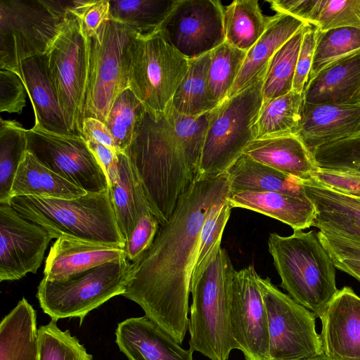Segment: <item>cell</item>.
<instances>
[{"mask_svg":"<svg viewBox=\"0 0 360 360\" xmlns=\"http://www.w3.org/2000/svg\"><path fill=\"white\" fill-rule=\"evenodd\" d=\"M230 193L228 173L195 180L181 195L151 245L134 262L124 293L180 345L188 330V300L202 225Z\"/></svg>","mask_w":360,"mask_h":360,"instance_id":"cell-1","label":"cell"},{"mask_svg":"<svg viewBox=\"0 0 360 360\" xmlns=\"http://www.w3.org/2000/svg\"><path fill=\"white\" fill-rule=\"evenodd\" d=\"M124 153L139 176L153 214L160 224L165 223L195 181L197 171L165 112L145 110Z\"/></svg>","mask_w":360,"mask_h":360,"instance_id":"cell-2","label":"cell"},{"mask_svg":"<svg viewBox=\"0 0 360 360\" xmlns=\"http://www.w3.org/2000/svg\"><path fill=\"white\" fill-rule=\"evenodd\" d=\"M218 242L192 275L189 347L210 360H228L236 349L230 323L234 269Z\"/></svg>","mask_w":360,"mask_h":360,"instance_id":"cell-3","label":"cell"},{"mask_svg":"<svg viewBox=\"0 0 360 360\" xmlns=\"http://www.w3.org/2000/svg\"><path fill=\"white\" fill-rule=\"evenodd\" d=\"M8 205L22 217L45 229L52 238L64 236L125 247L109 188L70 199L15 196Z\"/></svg>","mask_w":360,"mask_h":360,"instance_id":"cell-4","label":"cell"},{"mask_svg":"<svg viewBox=\"0 0 360 360\" xmlns=\"http://www.w3.org/2000/svg\"><path fill=\"white\" fill-rule=\"evenodd\" d=\"M267 243L282 288L319 318L338 289L335 266L317 232L295 230L288 236L273 233Z\"/></svg>","mask_w":360,"mask_h":360,"instance_id":"cell-5","label":"cell"},{"mask_svg":"<svg viewBox=\"0 0 360 360\" xmlns=\"http://www.w3.org/2000/svg\"><path fill=\"white\" fill-rule=\"evenodd\" d=\"M80 0H1L0 69L45 54Z\"/></svg>","mask_w":360,"mask_h":360,"instance_id":"cell-6","label":"cell"},{"mask_svg":"<svg viewBox=\"0 0 360 360\" xmlns=\"http://www.w3.org/2000/svg\"><path fill=\"white\" fill-rule=\"evenodd\" d=\"M267 66L249 86L214 110L195 180L227 172L255 139L254 127L263 103Z\"/></svg>","mask_w":360,"mask_h":360,"instance_id":"cell-7","label":"cell"},{"mask_svg":"<svg viewBox=\"0 0 360 360\" xmlns=\"http://www.w3.org/2000/svg\"><path fill=\"white\" fill-rule=\"evenodd\" d=\"M136 34L124 25L108 20L91 37H86L89 77L84 119L105 123L116 97L129 87L131 49Z\"/></svg>","mask_w":360,"mask_h":360,"instance_id":"cell-8","label":"cell"},{"mask_svg":"<svg viewBox=\"0 0 360 360\" xmlns=\"http://www.w3.org/2000/svg\"><path fill=\"white\" fill-rule=\"evenodd\" d=\"M130 269L131 262L124 256L64 281L43 278L37 297L51 320L77 317L81 325L89 312L124 293Z\"/></svg>","mask_w":360,"mask_h":360,"instance_id":"cell-9","label":"cell"},{"mask_svg":"<svg viewBox=\"0 0 360 360\" xmlns=\"http://www.w3.org/2000/svg\"><path fill=\"white\" fill-rule=\"evenodd\" d=\"M50 79L70 131L82 136L89 77L87 39L75 13L45 53Z\"/></svg>","mask_w":360,"mask_h":360,"instance_id":"cell-10","label":"cell"},{"mask_svg":"<svg viewBox=\"0 0 360 360\" xmlns=\"http://www.w3.org/2000/svg\"><path fill=\"white\" fill-rule=\"evenodd\" d=\"M189 60L176 51L160 30L136 36L131 49L129 88L146 110L165 112L185 76Z\"/></svg>","mask_w":360,"mask_h":360,"instance_id":"cell-11","label":"cell"},{"mask_svg":"<svg viewBox=\"0 0 360 360\" xmlns=\"http://www.w3.org/2000/svg\"><path fill=\"white\" fill-rule=\"evenodd\" d=\"M269 325L270 360H303L323 354L316 316L258 276Z\"/></svg>","mask_w":360,"mask_h":360,"instance_id":"cell-12","label":"cell"},{"mask_svg":"<svg viewBox=\"0 0 360 360\" xmlns=\"http://www.w3.org/2000/svg\"><path fill=\"white\" fill-rule=\"evenodd\" d=\"M27 151L42 165L87 193L109 188L108 179L82 136L49 131L34 124L27 129Z\"/></svg>","mask_w":360,"mask_h":360,"instance_id":"cell-13","label":"cell"},{"mask_svg":"<svg viewBox=\"0 0 360 360\" xmlns=\"http://www.w3.org/2000/svg\"><path fill=\"white\" fill-rule=\"evenodd\" d=\"M224 7L219 1L176 0L162 22L164 39L188 60L225 41Z\"/></svg>","mask_w":360,"mask_h":360,"instance_id":"cell-14","label":"cell"},{"mask_svg":"<svg viewBox=\"0 0 360 360\" xmlns=\"http://www.w3.org/2000/svg\"><path fill=\"white\" fill-rule=\"evenodd\" d=\"M253 265L234 273L230 323L236 349L245 360H270L267 314Z\"/></svg>","mask_w":360,"mask_h":360,"instance_id":"cell-15","label":"cell"},{"mask_svg":"<svg viewBox=\"0 0 360 360\" xmlns=\"http://www.w3.org/2000/svg\"><path fill=\"white\" fill-rule=\"evenodd\" d=\"M39 225L0 203V281H15L35 274L51 240Z\"/></svg>","mask_w":360,"mask_h":360,"instance_id":"cell-16","label":"cell"},{"mask_svg":"<svg viewBox=\"0 0 360 360\" xmlns=\"http://www.w3.org/2000/svg\"><path fill=\"white\" fill-rule=\"evenodd\" d=\"M319 318L323 354L331 360H360V297L352 288L338 290Z\"/></svg>","mask_w":360,"mask_h":360,"instance_id":"cell-17","label":"cell"},{"mask_svg":"<svg viewBox=\"0 0 360 360\" xmlns=\"http://www.w3.org/2000/svg\"><path fill=\"white\" fill-rule=\"evenodd\" d=\"M360 134V104L309 103L303 101L296 135L311 152Z\"/></svg>","mask_w":360,"mask_h":360,"instance_id":"cell-18","label":"cell"},{"mask_svg":"<svg viewBox=\"0 0 360 360\" xmlns=\"http://www.w3.org/2000/svg\"><path fill=\"white\" fill-rule=\"evenodd\" d=\"M115 342L129 360H193L168 333L146 316L129 318L118 323Z\"/></svg>","mask_w":360,"mask_h":360,"instance_id":"cell-19","label":"cell"},{"mask_svg":"<svg viewBox=\"0 0 360 360\" xmlns=\"http://www.w3.org/2000/svg\"><path fill=\"white\" fill-rule=\"evenodd\" d=\"M126 256L124 248L60 237L49 252L44 278L64 281L95 266Z\"/></svg>","mask_w":360,"mask_h":360,"instance_id":"cell-20","label":"cell"},{"mask_svg":"<svg viewBox=\"0 0 360 360\" xmlns=\"http://www.w3.org/2000/svg\"><path fill=\"white\" fill-rule=\"evenodd\" d=\"M227 202L231 208L239 207L276 219L293 231L313 226L316 210L307 195L272 191H230Z\"/></svg>","mask_w":360,"mask_h":360,"instance_id":"cell-21","label":"cell"},{"mask_svg":"<svg viewBox=\"0 0 360 360\" xmlns=\"http://www.w3.org/2000/svg\"><path fill=\"white\" fill-rule=\"evenodd\" d=\"M14 72L22 79L28 94L34 112V124L51 132L75 135L65 122L49 75L45 54L23 60Z\"/></svg>","mask_w":360,"mask_h":360,"instance_id":"cell-22","label":"cell"},{"mask_svg":"<svg viewBox=\"0 0 360 360\" xmlns=\"http://www.w3.org/2000/svg\"><path fill=\"white\" fill-rule=\"evenodd\" d=\"M244 154L302 181L311 179L318 169L311 152L297 135L253 140Z\"/></svg>","mask_w":360,"mask_h":360,"instance_id":"cell-23","label":"cell"},{"mask_svg":"<svg viewBox=\"0 0 360 360\" xmlns=\"http://www.w3.org/2000/svg\"><path fill=\"white\" fill-rule=\"evenodd\" d=\"M303 98L309 103L360 104V53L320 72L307 82Z\"/></svg>","mask_w":360,"mask_h":360,"instance_id":"cell-24","label":"cell"},{"mask_svg":"<svg viewBox=\"0 0 360 360\" xmlns=\"http://www.w3.org/2000/svg\"><path fill=\"white\" fill-rule=\"evenodd\" d=\"M309 23L283 13L271 16L269 24L262 37L247 51L239 75L227 98H230L249 86L268 65L276 52L294 34Z\"/></svg>","mask_w":360,"mask_h":360,"instance_id":"cell-25","label":"cell"},{"mask_svg":"<svg viewBox=\"0 0 360 360\" xmlns=\"http://www.w3.org/2000/svg\"><path fill=\"white\" fill-rule=\"evenodd\" d=\"M117 176L110 187L120 233L127 241L141 217L152 212L139 176L127 155L117 152Z\"/></svg>","mask_w":360,"mask_h":360,"instance_id":"cell-26","label":"cell"},{"mask_svg":"<svg viewBox=\"0 0 360 360\" xmlns=\"http://www.w3.org/2000/svg\"><path fill=\"white\" fill-rule=\"evenodd\" d=\"M0 360H39L37 312L24 297L1 322Z\"/></svg>","mask_w":360,"mask_h":360,"instance_id":"cell-27","label":"cell"},{"mask_svg":"<svg viewBox=\"0 0 360 360\" xmlns=\"http://www.w3.org/2000/svg\"><path fill=\"white\" fill-rule=\"evenodd\" d=\"M230 191H257L307 195L304 181L243 154L227 171Z\"/></svg>","mask_w":360,"mask_h":360,"instance_id":"cell-28","label":"cell"},{"mask_svg":"<svg viewBox=\"0 0 360 360\" xmlns=\"http://www.w3.org/2000/svg\"><path fill=\"white\" fill-rule=\"evenodd\" d=\"M86 193L40 163L27 151L17 171L11 189V198L34 195L70 199Z\"/></svg>","mask_w":360,"mask_h":360,"instance_id":"cell-29","label":"cell"},{"mask_svg":"<svg viewBox=\"0 0 360 360\" xmlns=\"http://www.w3.org/2000/svg\"><path fill=\"white\" fill-rule=\"evenodd\" d=\"M270 20L262 13L257 1H234L224 8L225 41L248 51L264 33Z\"/></svg>","mask_w":360,"mask_h":360,"instance_id":"cell-30","label":"cell"},{"mask_svg":"<svg viewBox=\"0 0 360 360\" xmlns=\"http://www.w3.org/2000/svg\"><path fill=\"white\" fill-rule=\"evenodd\" d=\"M303 101V94L291 91L263 102L254 127L255 139L296 135Z\"/></svg>","mask_w":360,"mask_h":360,"instance_id":"cell-31","label":"cell"},{"mask_svg":"<svg viewBox=\"0 0 360 360\" xmlns=\"http://www.w3.org/2000/svg\"><path fill=\"white\" fill-rule=\"evenodd\" d=\"M210 52L190 60L188 70L178 86L171 104L178 112L195 116L215 109L208 89Z\"/></svg>","mask_w":360,"mask_h":360,"instance_id":"cell-32","label":"cell"},{"mask_svg":"<svg viewBox=\"0 0 360 360\" xmlns=\"http://www.w3.org/2000/svg\"><path fill=\"white\" fill-rule=\"evenodd\" d=\"M176 0H109L110 19L147 36L158 31Z\"/></svg>","mask_w":360,"mask_h":360,"instance_id":"cell-33","label":"cell"},{"mask_svg":"<svg viewBox=\"0 0 360 360\" xmlns=\"http://www.w3.org/2000/svg\"><path fill=\"white\" fill-rule=\"evenodd\" d=\"M27 129L15 120L0 119V203L9 204L18 167L27 152Z\"/></svg>","mask_w":360,"mask_h":360,"instance_id":"cell-34","label":"cell"},{"mask_svg":"<svg viewBox=\"0 0 360 360\" xmlns=\"http://www.w3.org/2000/svg\"><path fill=\"white\" fill-rule=\"evenodd\" d=\"M309 25L294 34L270 60L262 86L263 102L292 91L298 54L304 32Z\"/></svg>","mask_w":360,"mask_h":360,"instance_id":"cell-35","label":"cell"},{"mask_svg":"<svg viewBox=\"0 0 360 360\" xmlns=\"http://www.w3.org/2000/svg\"><path fill=\"white\" fill-rule=\"evenodd\" d=\"M359 53L360 28L341 27L319 32L309 81L328 67Z\"/></svg>","mask_w":360,"mask_h":360,"instance_id":"cell-36","label":"cell"},{"mask_svg":"<svg viewBox=\"0 0 360 360\" xmlns=\"http://www.w3.org/2000/svg\"><path fill=\"white\" fill-rule=\"evenodd\" d=\"M247 51L224 41L210 51L208 89L212 101L218 106L228 97L242 68Z\"/></svg>","mask_w":360,"mask_h":360,"instance_id":"cell-37","label":"cell"},{"mask_svg":"<svg viewBox=\"0 0 360 360\" xmlns=\"http://www.w3.org/2000/svg\"><path fill=\"white\" fill-rule=\"evenodd\" d=\"M145 110L143 103L129 87L115 99L105 124L117 152L124 153L130 145L135 127Z\"/></svg>","mask_w":360,"mask_h":360,"instance_id":"cell-38","label":"cell"},{"mask_svg":"<svg viewBox=\"0 0 360 360\" xmlns=\"http://www.w3.org/2000/svg\"><path fill=\"white\" fill-rule=\"evenodd\" d=\"M214 110L202 115L189 116L178 112L170 103L165 112L191 165L197 172Z\"/></svg>","mask_w":360,"mask_h":360,"instance_id":"cell-39","label":"cell"},{"mask_svg":"<svg viewBox=\"0 0 360 360\" xmlns=\"http://www.w3.org/2000/svg\"><path fill=\"white\" fill-rule=\"evenodd\" d=\"M307 22L319 32L360 28V0H312Z\"/></svg>","mask_w":360,"mask_h":360,"instance_id":"cell-40","label":"cell"},{"mask_svg":"<svg viewBox=\"0 0 360 360\" xmlns=\"http://www.w3.org/2000/svg\"><path fill=\"white\" fill-rule=\"evenodd\" d=\"M39 360H92L79 340L70 330H60L51 320L38 330Z\"/></svg>","mask_w":360,"mask_h":360,"instance_id":"cell-41","label":"cell"},{"mask_svg":"<svg viewBox=\"0 0 360 360\" xmlns=\"http://www.w3.org/2000/svg\"><path fill=\"white\" fill-rule=\"evenodd\" d=\"M319 230L317 236L335 268L360 281V241L328 229Z\"/></svg>","mask_w":360,"mask_h":360,"instance_id":"cell-42","label":"cell"},{"mask_svg":"<svg viewBox=\"0 0 360 360\" xmlns=\"http://www.w3.org/2000/svg\"><path fill=\"white\" fill-rule=\"evenodd\" d=\"M311 153L320 168L347 170L360 174V134L321 146Z\"/></svg>","mask_w":360,"mask_h":360,"instance_id":"cell-43","label":"cell"},{"mask_svg":"<svg viewBox=\"0 0 360 360\" xmlns=\"http://www.w3.org/2000/svg\"><path fill=\"white\" fill-rule=\"evenodd\" d=\"M231 210L226 198L214 205L209 212L201 229L193 274L198 270L215 245L221 240Z\"/></svg>","mask_w":360,"mask_h":360,"instance_id":"cell-44","label":"cell"},{"mask_svg":"<svg viewBox=\"0 0 360 360\" xmlns=\"http://www.w3.org/2000/svg\"><path fill=\"white\" fill-rule=\"evenodd\" d=\"M26 89L15 72L0 69V112L20 114L25 106Z\"/></svg>","mask_w":360,"mask_h":360,"instance_id":"cell-45","label":"cell"},{"mask_svg":"<svg viewBox=\"0 0 360 360\" xmlns=\"http://www.w3.org/2000/svg\"><path fill=\"white\" fill-rule=\"evenodd\" d=\"M160 224L152 212L144 214L136 224L124 247L127 259L134 262L153 243Z\"/></svg>","mask_w":360,"mask_h":360,"instance_id":"cell-46","label":"cell"},{"mask_svg":"<svg viewBox=\"0 0 360 360\" xmlns=\"http://www.w3.org/2000/svg\"><path fill=\"white\" fill-rule=\"evenodd\" d=\"M319 31L309 25L305 30L297 57L292 91L303 94L309 81Z\"/></svg>","mask_w":360,"mask_h":360,"instance_id":"cell-47","label":"cell"},{"mask_svg":"<svg viewBox=\"0 0 360 360\" xmlns=\"http://www.w3.org/2000/svg\"><path fill=\"white\" fill-rule=\"evenodd\" d=\"M312 178L338 192L360 199V174L356 172L318 167Z\"/></svg>","mask_w":360,"mask_h":360,"instance_id":"cell-48","label":"cell"},{"mask_svg":"<svg viewBox=\"0 0 360 360\" xmlns=\"http://www.w3.org/2000/svg\"><path fill=\"white\" fill-rule=\"evenodd\" d=\"M84 34H95L110 20L109 0H82L76 10Z\"/></svg>","mask_w":360,"mask_h":360,"instance_id":"cell-49","label":"cell"},{"mask_svg":"<svg viewBox=\"0 0 360 360\" xmlns=\"http://www.w3.org/2000/svg\"><path fill=\"white\" fill-rule=\"evenodd\" d=\"M86 141L105 172L110 187L117 176V153L95 141Z\"/></svg>","mask_w":360,"mask_h":360,"instance_id":"cell-50","label":"cell"},{"mask_svg":"<svg viewBox=\"0 0 360 360\" xmlns=\"http://www.w3.org/2000/svg\"><path fill=\"white\" fill-rule=\"evenodd\" d=\"M82 136L117 151L113 138L105 124L95 118H85L82 125Z\"/></svg>","mask_w":360,"mask_h":360,"instance_id":"cell-51","label":"cell"},{"mask_svg":"<svg viewBox=\"0 0 360 360\" xmlns=\"http://www.w3.org/2000/svg\"><path fill=\"white\" fill-rule=\"evenodd\" d=\"M268 3L277 13L288 14L307 22L312 0H271Z\"/></svg>","mask_w":360,"mask_h":360,"instance_id":"cell-52","label":"cell"},{"mask_svg":"<svg viewBox=\"0 0 360 360\" xmlns=\"http://www.w3.org/2000/svg\"><path fill=\"white\" fill-rule=\"evenodd\" d=\"M313 226L328 229L360 241V224L348 221L314 222Z\"/></svg>","mask_w":360,"mask_h":360,"instance_id":"cell-53","label":"cell"},{"mask_svg":"<svg viewBox=\"0 0 360 360\" xmlns=\"http://www.w3.org/2000/svg\"><path fill=\"white\" fill-rule=\"evenodd\" d=\"M303 360H331V359H330L324 354H321L317 356H314L312 358H309V359H303Z\"/></svg>","mask_w":360,"mask_h":360,"instance_id":"cell-54","label":"cell"}]
</instances>
